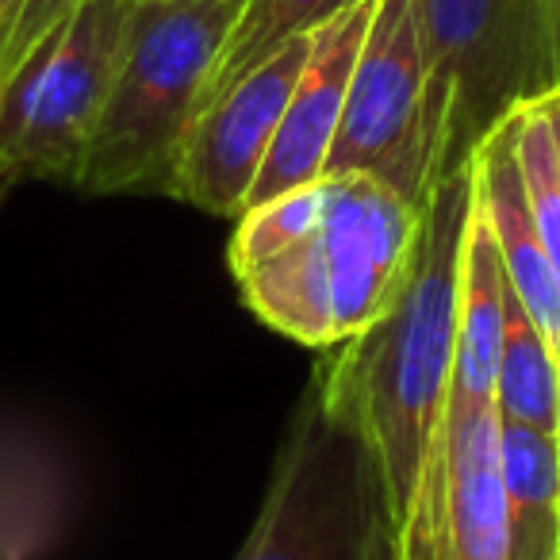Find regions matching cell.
Segmentation results:
<instances>
[{
	"label": "cell",
	"mask_w": 560,
	"mask_h": 560,
	"mask_svg": "<svg viewBox=\"0 0 560 560\" xmlns=\"http://www.w3.org/2000/svg\"><path fill=\"white\" fill-rule=\"evenodd\" d=\"M319 215H323V180L246 208L231 234V272L238 277V272L277 257L280 249L296 246L300 238H307L319 226Z\"/></svg>",
	"instance_id": "16"
},
{
	"label": "cell",
	"mask_w": 560,
	"mask_h": 560,
	"mask_svg": "<svg viewBox=\"0 0 560 560\" xmlns=\"http://www.w3.org/2000/svg\"><path fill=\"white\" fill-rule=\"evenodd\" d=\"M365 173L411 203L438 188V116L415 0H376L327 177Z\"/></svg>",
	"instance_id": "6"
},
{
	"label": "cell",
	"mask_w": 560,
	"mask_h": 560,
	"mask_svg": "<svg viewBox=\"0 0 560 560\" xmlns=\"http://www.w3.org/2000/svg\"><path fill=\"white\" fill-rule=\"evenodd\" d=\"M85 0H0V89Z\"/></svg>",
	"instance_id": "17"
},
{
	"label": "cell",
	"mask_w": 560,
	"mask_h": 560,
	"mask_svg": "<svg viewBox=\"0 0 560 560\" xmlns=\"http://www.w3.org/2000/svg\"><path fill=\"white\" fill-rule=\"evenodd\" d=\"M350 4L353 0H242L238 20H234L231 35H226L223 50H219L215 66H211L208 85H203L200 112L215 96H223L234 81H242L249 70H257L265 58H272L289 43L307 39V35L319 32L327 20H335Z\"/></svg>",
	"instance_id": "15"
},
{
	"label": "cell",
	"mask_w": 560,
	"mask_h": 560,
	"mask_svg": "<svg viewBox=\"0 0 560 560\" xmlns=\"http://www.w3.org/2000/svg\"><path fill=\"white\" fill-rule=\"evenodd\" d=\"M495 411L506 422L560 434V350L506 292V327L495 373Z\"/></svg>",
	"instance_id": "14"
},
{
	"label": "cell",
	"mask_w": 560,
	"mask_h": 560,
	"mask_svg": "<svg viewBox=\"0 0 560 560\" xmlns=\"http://www.w3.org/2000/svg\"><path fill=\"white\" fill-rule=\"evenodd\" d=\"M549 4V24H552V43H557V66H560V0H545Z\"/></svg>",
	"instance_id": "19"
},
{
	"label": "cell",
	"mask_w": 560,
	"mask_h": 560,
	"mask_svg": "<svg viewBox=\"0 0 560 560\" xmlns=\"http://www.w3.org/2000/svg\"><path fill=\"white\" fill-rule=\"evenodd\" d=\"M472 180L476 203H480L483 219L495 234L506 284L560 350V272L552 265L549 249H545L541 234H537L534 215H529L518 158H514L511 142V116L476 147Z\"/></svg>",
	"instance_id": "11"
},
{
	"label": "cell",
	"mask_w": 560,
	"mask_h": 560,
	"mask_svg": "<svg viewBox=\"0 0 560 560\" xmlns=\"http://www.w3.org/2000/svg\"><path fill=\"white\" fill-rule=\"evenodd\" d=\"M373 12L376 0H353L350 9L327 20L319 32H312L304 70H300L296 89L289 96V108L280 116L261 173L249 188L246 208L277 200V196L296 192V188H307L327 177L346 93H350L353 62H358L361 43H365V32L373 24Z\"/></svg>",
	"instance_id": "10"
},
{
	"label": "cell",
	"mask_w": 560,
	"mask_h": 560,
	"mask_svg": "<svg viewBox=\"0 0 560 560\" xmlns=\"http://www.w3.org/2000/svg\"><path fill=\"white\" fill-rule=\"evenodd\" d=\"M472 162L438 180L392 304L361 335L323 350L315 381L376 450L404 526L453 384L465 238L472 223Z\"/></svg>",
	"instance_id": "1"
},
{
	"label": "cell",
	"mask_w": 560,
	"mask_h": 560,
	"mask_svg": "<svg viewBox=\"0 0 560 560\" xmlns=\"http://www.w3.org/2000/svg\"><path fill=\"white\" fill-rule=\"evenodd\" d=\"M506 272L499 261L495 234L472 203V223L465 238V269H460L457 304V353H453L450 399L457 404H495L499 350L506 327Z\"/></svg>",
	"instance_id": "12"
},
{
	"label": "cell",
	"mask_w": 560,
	"mask_h": 560,
	"mask_svg": "<svg viewBox=\"0 0 560 560\" xmlns=\"http://www.w3.org/2000/svg\"><path fill=\"white\" fill-rule=\"evenodd\" d=\"M422 208L365 173L323 177V215L312 238L327 272L338 342L361 335L392 304L419 242Z\"/></svg>",
	"instance_id": "8"
},
{
	"label": "cell",
	"mask_w": 560,
	"mask_h": 560,
	"mask_svg": "<svg viewBox=\"0 0 560 560\" xmlns=\"http://www.w3.org/2000/svg\"><path fill=\"white\" fill-rule=\"evenodd\" d=\"M139 0H85L0 89V162L78 188Z\"/></svg>",
	"instance_id": "5"
},
{
	"label": "cell",
	"mask_w": 560,
	"mask_h": 560,
	"mask_svg": "<svg viewBox=\"0 0 560 560\" xmlns=\"http://www.w3.org/2000/svg\"><path fill=\"white\" fill-rule=\"evenodd\" d=\"M399 560H511L495 404H445L399 526Z\"/></svg>",
	"instance_id": "7"
},
{
	"label": "cell",
	"mask_w": 560,
	"mask_h": 560,
	"mask_svg": "<svg viewBox=\"0 0 560 560\" xmlns=\"http://www.w3.org/2000/svg\"><path fill=\"white\" fill-rule=\"evenodd\" d=\"M312 35L280 47L192 119L177 154L173 196L208 215L238 219L265 165L280 116L304 70Z\"/></svg>",
	"instance_id": "9"
},
{
	"label": "cell",
	"mask_w": 560,
	"mask_h": 560,
	"mask_svg": "<svg viewBox=\"0 0 560 560\" xmlns=\"http://www.w3.org/2000/svg\"><path fill=\"white\" fill-rule=\"evenodd\" d=\"M16 180H20V177H16V173H12V170H9V165L0 162V200H4V196H9V188H12V185H16Z\"/></svg>",
	"instance_id": "20"
},
{
	"label": "cell",
	"mask_w": 560,
	"mask_h": 560,
	"mask_svg": "<svg viewBox=\"0 0 560 560\" xmlns=\"http://www.w3.org/2000/svg\"><path fill=\"white\" fill-rule=\"evenodd\" d=\"M537 108L545 112V124H549L552 147H557V165H560V85L549 89L545 96H537Z\"/></svg>",
	"instance_id": "18"
},
{
	"label": "cell",
	"mask_w": 560,
	"mask_h": 560,
	"mask_svg": "<svg viewBox=\"0 0 560 560\" xmlns=\"http://www.w3.org/2000/svg\"><path fill=\"white\" fill-rule=\"evenodd\" d=\"M242 0H139L78 188L173 196L177 154Z\"/></svg>",
	"instance_id": "2"
},
{
	"label": "cell",
	"mask_w": 560,
	"mask_h": 560,
	"mask_svg": "<svg viewBox=\"0 0 560 560\" xmlns=\"http://www.w3.org/2000/svg\"><path fill=\"white\" fill-rule=\"evenodd\" d=\"M511 560H560V434L499 419Z\"/></svg>",
	"instance_id": "13"
},
{
	"label": "cell",
	"mask_w": 560,
	"mask_h": 560,
	"mask_svg": "<svg viewBox=\"0 0 560 560\" xmlns=\"http://www.w3.org/2000/svg\"><path fill=\"white\" fill-rule=\"evenodd\" d=\"M234 560H399V514L381 457L315 376Z\"/></svg>",
	"instance_id": "3"
},
{
	"label": "cell",
	"mask_w": 560,
	"mask_h": 560,
	"mask_svg": "<svg viewBox=\"0 0 560 560\" xmlns=\"http://www.w3.org/2000/svg\"><path fill=\"white\" fill-rule=\"evenodd\" d=\"M438 116V180L522 104L560 85L545 0H415Z\"/></svg>",
	"instance_id": "4"
}]
</instances>
